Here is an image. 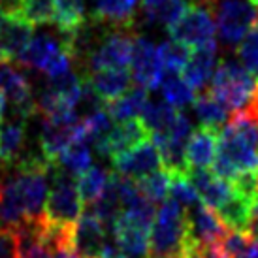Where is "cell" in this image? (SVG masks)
<instances>
[{
    "instance_id": "6da1fadb",
    "label": "cell",
    "mask_w": 258,
    "mask_h": 258,
    "mask_svg": "<svg viewBox=\"0 0 258 258\" xmlns=\"http://www.w3.org/2000/svg\"><path fill=\"white\" fill-rule=\"evenodd\" d=\"M243 172H258V124L237 109L219 130L213 173L224 181H234Z\"/></svg>"
},
{
    "instance_id": "7a4b0ae2",
    "label": "cell",
    "mask_w": 258,
    "mask_h": 258,
    "mask_svg": "<svg viewBox=\"0 0 258 258\" xmlns=\"http://www.w3.org/2000/svg\"><path fill=\"white\" fill-rule=\"evenodd\" d=\"M188 236L186 211L168 196L160 204L151 228V258H183Z\"/></svg>"
},
{
    "instance_id": "3957f363",
    "label": "cell",
    "mask_w": 258,
    "mask_h": 258,
    "mask_svg": "<svg viewBox=\"0 0 258 258\" xmlns=\"http://www.w3.org/2000/svg\"><path fill=\"white\" fill-rule=\"evenodd\" d=\"M81 215H83V200L76 181L70 179V175L58 172L55 175V185L43 204L40 215L42 221L49 224L51 228L66 230L72 228Z\"/></svg>"
},
{
    "instance_id": "277c9868",
    "label": "cell",
    "mask_w": 258,
    "mask_h": 258,
    "mask_svg": "<svg viewBox=\"0 0 258 258\" xmlns=\"http://www.w3.org/2000/svg\"><path fill=\"white\" fill-rule=\"evenodd\" d=\"M222 42L237 45L256 27V6L251 0H206Z\"/></svg>"
},
{
    "instance_id": "5b68a950",
    "label": "cell",
    "mask_w": 258,
    "mask_h": 258,
    "mask_svg": "<svg viewBox=\"0 0 258 258\" xmlns=\"http://www.w3.org/2000/svg\"><path fill=\"white\" fill-rule=\"evenodd\" d=\"M254 85H256V79L243 66L230 60H221L211 78L209 93L219 98L228 109L237 111V109H243L245 104L249 102Z\"/></svg>"
},
{
    "instance_id": "8992f818",
    "label": "cell",
    "mask_w": 258,
    "mask_h": 258,
    "mask_svg": "<svg viewBox=\"0 0 258 258\" xmlns=\"http://www.w3.org/2000/svg\"><path fill=\"white\" fill-rule=\"evenodd\" d=\"M168 32H170L172 40H177V42L192 45V47H200L209 42H215L217 25L206 0L190 4L185 14L181 15L172 27H168Z\"/></svg>"
},
{
    "instance_id": "52a82bcc",
    "label": "cell",
    "mask_w": 258,
    "mask_h": 258,
    "mask_svg": "<svg viewBox=\"0 0 258 258\" xmlns=\"http://www.w3.org/2000/svg\"><path fill=\"white\" fill-rule=\"evenodd\" d=\"M111 164H113L117 173L134 181H140L151 175L153 172L160 170L162 158H160V151H158L157 144L153 140H145L136 147L111 157Z\"/></svg>"
},
{
    "instance_id": "ba28073f",
    "label": "cell",
    "mask_w": 258,
    "mask_h": 258,
    "mask_svg": "<svg viewBox=\"0 0 258 258\" xmlns=\"http://www.w3.org/2000/svg\"><path fill=\"white\" fill-rule=\"evenodd\" d=\"M113 236L117 249L128 258H151V228L134 215L122 211L113 222Z\"/></svg>"
},
{
    "instance_id": "9c48e42d",
    "label": "cell",
    "mask_w": 258,
    "mask_h": 258,
    "mask_svg": "<svg viewBox=\"0 0 258 258\" xmlns=\"http://www.w3.org/2000/svg\"><path fill=\"white\" fill-rule=\"evenodd\" d=\"M130 76L132 79H136L138 85L145 89H157L164 78V68L160 64L157 47L144 36H134Z\"/></svg>"
},
{
    "instance_id": "30bf717a",
    "label": "cell",
    "mask_w": 258,
    "mask_h": 258,
    "mask_svg": "<svg viewBox=\"0 0 258 258\" xmlns=\"http://www.w3.org/2000/svg\"><path fill=\"white\" fill-rule=\"evenodd\" d=\"M132 43L134 36L124 30H117L106 36L98 49L89 55V70H108V68H126L132 58Z\"/></svg>"
},
{
    "instance_id": "8fae6325",
    "label": "cell",
    "mask_w": 258,
    "mask_h": 258,
    "mask_svg": "<svg viewBox=\"0 0 258 258\" xmlns=\"http://www.w3.org/2000/svg\"><path fill=\"white\" fill-rule=\"evenodd\" d=\"M34 25L21 12L0 10V53L8 60H17L21 51L32 40Z\"/></svg>"
},
{
    "instance_id": "7c38bea8",
    "label": "cell",
    "mask_w": 258,
    "mask_h": 258,
    "mask_svg": "<svg viewBox=\"0 0 258 258\" xmlns=\"http://www.w3.org/2000/svg\"><path fill=\"white\" fill-rule=\"evenodd\" d=\"M149 140V130L144 124L142 119H126V121H119L109 130V134L104 140H100L94 145V149L100 153L102 157H115L121 155L124 151L132 149L140 145L142 142Z\"/></svg>"
},
{
    "instance_id": "4fadbf2b",
    "label": "cell",
    "mask_w": 258,
    "mask_h": 258,
    "mask_svg": "<svg viewBox=\"0 0 258 258\" xmlns=\"http://www.w3.org/2000/svg\"><path fill=\"white\" fill-rule=\"evenodd\" d=\"M106 241H108V226L98 217L93 215L91 211L79 217L72 236L74 251L78 252L79 258H98L108 245Z\"/></svg>"
},
{
    "instance_id": "5bb4252c",
    "label": "cell",
    "mask_w": 258,
    "mask_h": 258,
    "mask_svg": "<svg viewBox=\"0 0 258 258\" xmlns=\"http://www.w3.org/2000/svg\"><path fill=\"white\" fill-rule=\"evenodd\" d=\"M186 211V221H188V230L190 236L200 245H213L219 243L222 237L228 234V226L222 222L213 208L206 206L204 202H198Z\"/></svg>"
},
{
    "instance_id": "9a60e30c",
    "label": "cell",
    "mask_w": 258,
    "mask_h": 258,
    "mask_svg": "<svg viewBox=\"0 0 258 258\" xmlns=\"http://www.w3.org/2000/svg\"><path fill=\"white\" fill-rule=\"evenodd\" d=\"M186 179L190 181V185L194 186V190L198 192L200 200L213 209H219L224 206L226 202L234 196V188L230 181L221 179L219 175H215L209 170H185Z\"/></svg>"
},
{
    "instance_id": "2e32d148",
    "label": "cell",
    "mask_w": 258,
    "mask_h": 258,
    "mask_svg": "<svg viewBox=\"0 0 258 258\" xmlns=\"http://www.w3.org/2000/svg\"><path fill=\"white\" fill-rule=\"evenodd\" d=\"M219 151V130L200 126L194 130L185 147V170L196 168L206 170L208 166H213Z\"/></svg>"
},
{
    "instance_id": "e0dca14e",
    "label": "cell",
    "mask_w": 258,
    "mask_h": 258,
    "mask_svg": "<svg viewBox=\"0 0 258 258\" xmlns=\"http://www.w3.org/2000/svg\"><path fill=\"white\" fill-rule=\"evenodd\" d=\"M217 42H209L206 45L194 47V51H190V58H188L186 66L183 68L181 76L194 91H202L204 87L208 85V81H211V78H213Z\"/></svg>"
},
{
    "instance_id": "ac0fdd59",
    "label": "cell",
    "mask_w": 258,
    "mask_h": 258,
    "mask_svg": "<svg viewBox=\"0 0 258 258\" xmlns=\"http://www.w3.org/2000/svg\"><path fill=\"white\" fill-rule=\"evenodd\" d=\"M27 140V121L21 117L4 119L0 124V164L15 166L21 160Z\"/></svg>"
},
{
    "instance_id": "d6986e66",
    "label": "cell",
    "mask_w": 258,
    "mask_h": 258,
    "mask_svg": "<svg viewBox=\"0 0 258 258\" xmlns=\"http://www.w3.org/2000/svg\"><path fill=\"white\" fill-rule=\"evenodd\" d=\"M93 91L98 94L104 104L121 98L132 85V76L126 68H108V70H96L87 76Z\"/></svg>"
},
{
    "instance_id": "ffe728a7",
    "label": "cell",
    "mask_w": 258,
    "mask_h": 258,
    "mask_svg": "<svg viewBox=\"0 0 258 258\" xmlns=\"http://www.w3.org/2000/svg\"><path fill=\"white\" fill-rule=\"evenodd\" d=\"M64 49V40L58 42L49 34H40V36H32L27 47L21 51V55L17 57V62L27 68L43 72L45 66L49 64L53 58L57 57L60 51Z\"/></svg>"
},
{
    "instance_id": "44dd1931",
    "label": "cell",
    "mask_w": 258,
    "mask_h": 258,
    "mask_svg": "<svg viewBox=\"0 0 258 258\" xmlns=\"http://www.w3.org/2000/svg\"><path fill=\"white\" fill-rule=\"evenodd\" d=\"M140 0H96L94 21L108 23L115 29H130L134 25V12Z\"/></svg>"
},
{
    "instance_id": "7402d4cb",
    "label": "cell",
    "mask_w": 258,
    "mask_h": 258,
    "mask_svg": "<svg viewBox=\"0 0 258 258\" xmlns=\"http://www.w3.org/2000/svg\"><path fill=\"white\" fill-rule=\"evenodd\" d=\"M53 23L64 36L76 34L87 25L85 0H55Z\"/></svg>"
},
{
    "instance_id": "603a6c76",
    "label": "cell",
    "mask_w": 258,
    "mask_h": 258,
    "mask_svg": "<svg viewBox=\"0 0 258 258\" xmlns=\"http://www.w3.org/2000/svg\"><path fill=\"white\" fill-rule=\"evenodd\" d=\"M149 104V93L142 85L130 87L121 98L106 104L109 115L117 121H126V119H136L138 115L144 113L145 106Z\"/></svg>"
},
{
    "instance_id": "cb8c5ba5",
    "label": "cell",
    "mask_w": 258,
    "mask_h": 258,
    "mask_svg": "<svg viewBox=\"0 0 258 258\" xmlns=\"http://www.w3.org/2000/svg\"><path fill=\"white\" fill-rule=\"evenodd\" d=\"M192 108L196 117H198V121L202 122V126L221 130L228 122V108L219 98H215L209 91L208 93L196 94V98L192 102Z\"/></svg>"
},
{
    "instance_id": "d4e9b609",
    "label": "cell",
    "mask_w": 258,
    "mask_h": 258,
    "mask_svg": "<svg viewBox=\"0 0 258 258\" xmlns=\"http://www.w3.org/2000/svg\"><path fill=\"white\" fill-rule=\"evenodd\" d=\"M177 109L170 106L168 102H151L147 104L142 113V121L149 130L151 138L153 136H164L170 132V128L175 122V117H177Z\"/></svg>"
},
{
    "instance_id": "484cf974",
    "label": "cell",
    "mask_w": 258,
    "mask_h": 258,
    "mask_svg": "<svg viewBox=\"0 0 258 258\" xmlns=\"http://www.w3.org/2000/svg\"><path fill=\"white\" fill-rule=\"evenodd\" d=\"M109 175H111V172L104 170L100 166H91L89 170L79 173L78 179H76V185H78V190L81 194L83 204L93 206L94 202L100 198L106 185H108Z\"/></svg>"
},
{
    "instance_id": "4316f807",
    "label": "cell",
    "mask_w": 258,
    "mask_h": 258,
    "mask_svg": "<svg viewBox=\"0 0 258 258\" xmlns=\"http://www.w3.org/2000/svg\"><path fill=\"white\" fill-rule=\"evenodd\" d=\"M91 166H93V153L85 142H74L57 160L58 170L70 177L83 173Z\"/></svg>"
},
{
    "instance_id": "83f0119b",
    "label": "cell",
    "mask_w": 258,
    "mask_h": 258,
    "mask_svg": "<svg viewBox=\"0 0 258 258\" xmlns=\"http://www.w3.org/2000/svg\"><path fill=\"white\" fill-rule=\"evenodd\" d=\"M158 87H160V93L164 96V100L173 108H185L188 104H192L194 98H196L192 87L188 85L183 78H179L177 74L164 76Z\"/></svg>"
},
{
    "instance_id": "f1b7e54d",
    "label": "cell",
    "mask_w": 258,
    "mask_h": 258,
    "mask_svg": "<svg viewBox=\"0 0 258 258\" xmlns=\"http://www.w3.org/2000/svg\"><path fill=\"white\" fill-rule=\"evenodd\" d=\"M160 64L164 70L170 74H179L186 66L188 58H190V49L188 45L177 42V40H166L157 47Z\"/></svg>"
},
{
    "instance_id": "f546056e",
    "label": "cell",
    "mask_w": 258,
    "mask_h": 258,
    "mask_svg": "<svg viewBox=\"0 0 258 258\" xmlns=\"http://www.w3.org/2000/svg\"><path fill=\"white\" fill-rule=\"evenodd\" d=\"M172 175V183H170V198L175 200L183 209H190L196 206L200 200L198 192L194 190L190 181L186 179L185 170H168Z\"/></svg>"
},
{
    "instance_id": "4dcf8cb0",
    "label": "cell",
    "mask_w": 258,
    "mask_h": 258,
    "mask_svg": "<svg viewBox=\"0 0 258 258\" xmlns=\"http://www.w3.org/2000/svg\"><path fill=\"white\" fill-rule=\"evenodd\" d=\"M170 183H172V175H170V172L166 170L164 166L157 172H153L151 175H147V177H144V179L138 181V185L144 190L145 196L155 202V204H162L168 198Z\"/></svg>"
},
{
    "instance_id": "1f68e13d",
    "label": "cell",
    "mask_w": 258,
    "mask_h": 258,
    "mask_svg": "<svg viewBox=\"0 0 258 258\" xmlns=\"http://www.w3.org/2000/svg\"><path fill=\"white\" fill-rule=\"evenodd\" d=\"M237 57L243 62V68L258 79V29H254L237 43Z\"/></svg>"
},
{
    "instance_id": "d6a6232c",
    "label": "cell",
    "mask_w": 258,
    "mask_h": 258,
    "mask_svg": "<svg viewBox=\"0 0 258 258\" xmlns=\"http://www.w3.org/2000/svg\"><path fill=\"white\" fill-rule=\"evenodd\" d=\"M21 14L32 25L53 23L55 0H21Z\"/></svg>"
},
{
    "instance_id": "836d02e7",
    "label": "cell",
    "mask_w": 258,
    "mask_h": 258,
    "mask_svg": "<svg viewBox=\"0 0 258 258\" xmlns=\"http://www.w3.org/2000/svg\"><path fill=\"white\" fill-rule=\"evenodd\" d=\"M0 258H17V237L14 230L0 228Z\"/></svg>"
},
{
    "instance_id": "e575fe53",
    "label": "cell",
    "mask_w": 258,
    "mask_h": 258,
    "mask_svg": "<svg viewBox=\"0 0 258 258\" xmlns=\"http://www.w3.org/2000/svg\"><path fill=\"white\" fill-rule=\"evenodd\" d=\"M251 121H254L258 124V79H256V85H254V91H252L251 98H249V102L245 104V108L241 109Z\"/></svg>"
},
{
    "instance_id": "d590c367",
    "label": "cell",
    "mask_w": 258,
    "mask_h": 258,
    "mask_svg": "<svg viewBox=\"0 0 258 258\" xmlns=\"http://www.w3.org/2000/svg\"><path fill=\"white\" fill-rule=\"evenodd\" d=\"M55 258H79V254L74 251V247H57Z\"/></svg>"
},
{
    "instance_id": "8d00e7d4",
    "label": "cell",
    "mask_w": 258,
    "mask_h": 258,
    "mask_svg": "<svg viewBox=\"0 0 258 258\" xmlns=\"http://www.w3.org/2000/svg\"><path fill=\"white\" fill-rule=\"evenodd\" d=\"M4 64H6V62H2V64H0V83H2V72H4Z\"/></svg>"
},
{
    "instance_id": "74e56055",
    "label": "cell",
    "mask_w": 258,
    "mask_h": 258,
    "mask_svg": "<svg viewBox=\"0 0 258 258\" xmlns=\"http://www.w3.org/2000/svg\"><path fill=\"white\" fill-rule=\"evenodd\" d=\"M256 29H258V6H256Z\"/></svg>"
},
{
    "instance_id": "f35d334b",
    "label": "cell",
    "mask_w": 258,
    "mask_h": 258,
    "mask_svg": "<svg viewBox=\"0 0 258 258\" xmlns=\"http://www.w3.org/2000/svg\"><path fill=\"white\" fill-rule=\"evenodd\" d=\"M252 4H254V6H258V0H251Z\"/></svg>"
},
{
    "instance_id": "ab89813d",
    "label": "cell",
    "mask_w": 258,
    "mask_h": 258,
    "mask_svg": "<svg viewBox=\"0 0 258 258\" xmlns=\"http://www.w3.org/2000/svg\"><path fill=\"white\" fill-rule=\"evenodd\" d=\"M0 194H2V179H0Z\"/></svg>"
}]
</instances>
